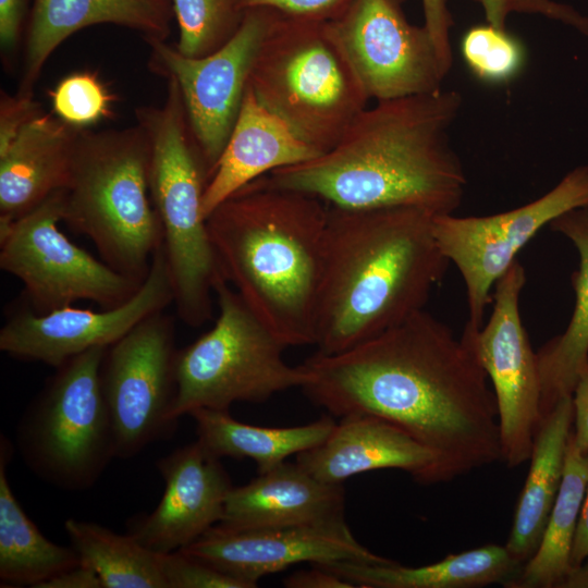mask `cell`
Instances as JSON below:
<instances>
[{
	"mask_svg": "<svg viewBox=\"0 0 588 588\" xmlns=\"http://www.w3.org/2000/svg\"><path fill=\"white\" fill-rule=\"evenodd\" d=\"M302 388L335 417L389 420L431 450L439 482L501 461L498 406L474 351L425 309L348 350L302 364Z\"/></svg>",
	"mask_w": 588,
	"mask_h": 588,
	"instance_id": "1",
	"label": "cell"
},
{
	"mask_svg": "<svg viewBox=\"0 0 588 588\" xmlns=\"http://www.w3.org/2000/svg\"><path fill=\"white\" fill-rule=\"evenodd\" d=\"M456 90L376 101L330 150L267 176L343 209L416 207L433 216L461 205L467 179L450 144Z\"/></svg>",
	"mask_w": 588,
	"mask_h": 588,
	"instance_id": "2",
	"label": "cell"
},
{
	"mask_svg": "<svg viewBox=\"0 0 588 588\" xmlns=\"http://www.w3.org/2000/svg\"><path fill=\"white\" fill-rule=\"evenodd\" d=\"M433 217L407 206H329L317 353L348 350L424 309L450 264L436 240Z\"/></svg>",
	"mask_w": 588,
	"mask_h": 588,
	"instance_id": "3",
	"label": "cell"
},
{
	"mask_svg": "<svg viewBox=\"0 0 588 588\" xmlns=\"http://www.w3.org/2000/svg\"><path fill=\"white\" fill-rule=\"evenodd\" d=\"M328 212L320 198L264 175L206 218L222 277L285 347L316 344Z\"/></svg>",
	"mask_w": 588,
	"mask_h": 588,
	"instance_id": "4",
	"label": "cell"
},
{
	"mask_svg": "<svg viewBox=\"0 0 588 588\" xmlns=\"http://www.w3.org/2000/svg\"><path fill=\"white\" fill-rule=\"evenodd\" d=\"M63 221L87 236L107 265L144 282L162 230L149 193V144L138 124L79 131Z\"/></svg>",
	"mask_w": 588,
	"mask_h": 588,
	"instance_id": "5",
	"label": "cell"
},
{
	"mask_svg": "<svg viewBox=\"0 0 588 588\" xmlns=\"http://www.w3.org/2000/svg\"><path fill=\"white\" fill-rule=\"evenodd\" d=\"M149 144V193L162 230L173 304L197 328L212 317L220 273L201 206L208 172L192 134L177 84L167 78L161 106L135 109Z\"/></svg>",
	"mask_w": 588,
	"mask_h": 588,
	"instance_id": "6",
	"label": "cell"
},
{
	"mask_svg": "<svg viewBox=\"0 0 588 588\" xmlns=\"http://www.w3.org/2000/svg\"><path fill=\"white\" fill-rule=\"evenodd\" d=\"M248 87L320 155L336 145L369 100L326 21L280 13L258 50Z\"/></svg>",
	"mask_w": 588,
	"mask_h": 588,
	"instance_id": "7",
	"label": "cell"
},
{
	"mask_svg": "<svg viewBox=\"0 0 588 588\" xmlns=\"http://www.w3.org/2000/svg\"><path fill=\"white\" fill-rule=\"evenodd\" d=\"M108 347L88 350L56 368L19 420L16 445L22 460L58 489L93 488L117 457L100 378Z\"/></svg>",
	"mask_w": 588,
	"mask_h": 588,
	"instance_id": "8",
	"label": "cell"
},
{
	"mask_svg": "<svg viewBox=\"0 0 588 588\" xmlns=\"http://www.w3.org/2000/svg\"><path fill=\"white\" fill-rule=\"evenodd\" d=\"M218 317L210 330L177 351L173 416L198 408L229 411L234 403H262L309 375L285 363L286 348L245 304L221 272L215 282Z\"/></svg>",
	"mask_w": 588,
	"mask_h": 588,
	"instance_id": "9",
	"label": "cell"
},
{
	"mask_svg": "<svg viewBox=\"0 0 588 588\" xmlns=\"http://www.w3.org/2000/svg\"><path fill=\"white\" fill-rule=\"evenodd\" d=\"M63 189L10 222H0V268L24 285L29 308L46 314L81 299L103 309L128 301L143 282L75 245L59 229Z\"/></svg>",
	"mask_w": 588,
	"mask_h": 588,
	"instance_id": "10",
	"label": "cell"
},
{
	"mask_svg": "<svg viewBox=\"0 0 588 588\" xmlns=\"http://www.w3.org/2000/svg\"><path fill=\"white\" fill-rule=\"evenodd\" d=\"M578 208H588V166L573 169L541 197L509 211L433 217L438 245L465 283L468 320L464 331L482 327L492 287L525 245L554 219Z\"/></svg>",
	"mask_w": 588,
	"mask_h": 588,
	"instance_id": "11",
	"label": "cell"
},
{
	"mask_svg": "<svg viewBox=\"0 0 588 588\" xmlns=\"http://www.w3.org/2000/svg\"><path fill=\"white\" fill-rule=\"evenodd\" d=\"M177 351L173 319L163 310L140 321L107 348L100 378L117 457H133L174 431Z\"/></svg>",
	"mask_w": 588,
	"mask_h": 588,
	"instance_id": "12",
	"label": "cell"
},
{
	"mask_svg": "<svg viewBox=\"0 0 588 588\" xmlns=\"http://www.w3.org/2000/svg\"><path fill=\"white\" fill-rule=\"evenodd\" d=\"M278 15L268 8L246 10L232 38L200 58L186 57L163 40L146 41L151 72L179 86L208 180L237 120L258 50Z\"/></svg>",
	"mask_w": 588,
	"mask_h": 588,
	"instance_id": "13",
	"label": "cell"
},
{
	"mask_svg": "<svg viewBox=\"0 0 588 588\" xmlns=\"http://www.w3.org/2000/svg\"><path fill=\"white\" fill-rule=\"evenodd\" d=\"M406 0H351L328 30L369 99L376 101L442 89L450 68L425 25L408 22Z\"/></svg>",
	"mask_w": 588,
	"mask_h": 588,
	"instance_id": "14",
	"label": "cell"
},
{
	"mask_svg": "<svg viewBox=\"0 0 588 588\" xmlns=\"http://www.w3.org/2000/svg\"><path fill=\"white\" fill-rule=\"evenodd\" d=\"M525 283V269L516 260L494 284L488 322L476 332L462 334L492 384L501 461L510 468L529 461L542 419L537 352L531 347L519 311Z\"/></svg>",
	"mask_w": 588,
	"mask_h": 588,
	"instance_id": "15",
	"label": "cell"
},
{
	"mask_svg": "<svg viewBox=\"0 0 588 588\" xmlns=\"http://www.w3.org/2000/svg\"><path fill=\"white\" fill-rule=\"evenodd\" d=\"M172 303V282L161 243L146 279L125 303L99 311L72 305L46 314L21 309L1 328L0 350L21 360L58 368L88 350L112 345L140 321Z\"/></svg>",
	"mask_w": 588,
	"mask_h": 588,
	"instance_id": "16",
	"label": "cell"
},
{
	"mask_svg": "<svg viewBox=\"0 0 588 588\" xmlns=\"http://www.w3.org/2000/svg\"><path fill=\"white\" fill-rule=\"evenodd\" d=\"M231 576L246 588L294 564L334 561L388 564L393 561L369 551L347 525L228 529L215 525L180 549Z\"/></svg>",
	"mask_w": 588,
	"mask_h": 588,
	"instance_id": "17",
	"label": "cell"
},
{
	"mask_svg": "<svg viewBox=\"0 0 588 588\" xmlns=\"http://www.w3.org/2000/svg\"><path fill=\"white\" fill-rule=\"evenodd\" d=\"M164 492L157 507L127 524L128 534L158 553L180 550L217 525L232 488L220 458L200 441L159 458Z\"/></svg>",
	"mask_w": 588,
	"mask_h": 588,
	"instance_id": "18",
	"label": "cell"
},
{
	"mask_svg": "<svg viewBox=\"0 0 588 588\" xmlns=\"http://www.w3.org/2000/svg\"><path fill=\"white\" fill-rule=\"evenodd\" d=\"M296 463L329 483L389 468L424 485L439 482L434 453L401 427L372 415L342 417L322 443L297 454Z\"/></svg>",
	"mask_w": 588,
	"mask_h": 588,
	"instance_id": "19",
	"label": "cell"
},
{
	"mask_svg": "<svg viewBox=\"0 0 588 588\" xmlns=\"http://www.w3.org/2000/svg\"><path fill=\"white\" fill-rule=\"evenodd\" d=\"M342 483H329L297 463H282L229 491L221 520L228 529L293 526H342L345 522Z\"/></svg>",
	"mask_w": 588,
	"mask_h": 588,
	"instance_id": "20",
	"label": "cell"
},
{
	"mask_svg": "<svg viewBox=\"0 0 588 588\" xmlns=\"http://www.w3.org/2000/svg\"><path fill=\"white\" fill-rule=\"evenodd\" d=\"M173 19L171 0H34L16 94L33 97L47 60L79 29L113 24L139 33L145 41H166Z\"/></svg>",
	"mask_w": 588,
	"mask_h": 588,
	"instance_id": "21",
	"label": "cell"
},
{
	"mask_svg": "<svg viewBox=\"0 0 588 588\" xmlns=\"http://www.w3.org/2000/svg\"><path fill=\"white\" fill-rule=\"evenodd\" d=\"M319 155L264 108L247 87L237 120L207 182L203 217L206 219L219 204L252 181Z\"/></svg>",
	"mask_w": 588,
	"mask_h": 588,
	"instance_id": "22",
	"label": "cell"
},
{
	"mask_svg": "<svg viewBox=\"0 0 588 588\" xmlns=\"http://www.w3.org/2000/svg\"><path fill=\"white\" fill-rule=\"evenodd\" d=\"M79 131L50 113L23 126L0 154V222L17 219L65 187Z\"/></svg>",
	"mask_w": 588,
	"mask_h": 588,
	"instance_id": "23",
	"label": "cell"
},
{
	"mask_svg": "<svg viewBox=\"0 0 588 588\" xmlns=\"http://www.w3.org/2000/svg\"><path fill=\"white\" fill-rule=\"evenodd\" d=\"M523 565L505 544H487L417 567L395 562L378 564L356 561H334L316 566L359 588H478L492 584L504 586L519 573Z\"/></svg>",
	"mask_w": 588,
	"mask_h": 588,
	"instance_id": "24",
	"label": "cell"
},
{
	"mask_svg": "<svg viewBox=\"0 0 588 588\" xmlns=\"http://www.w3.org/2000/svg\"><path fill=\"white\" fill-rule=\"evenodd\" d=\"M573 419L572 395L564 396L542 417L536 431L529 470L505 543L523 564L536 552L559 493Z\"/></svg>",
	"mask_w": 588,
	"mask_h": 588,
	"instance_id": "25",
	"label": "cell"
},
{
	"mask_svg": "<svg viewBox=\"0 0 588 588\" xmlns=\"http://www.w3.org/2000/svg\"><path fill=\"white\" fill-rule=\"evenodd\" d=\"M550 226L573 243L579 266L572 274L575 305L569 322L537 352L542 417L562 397L573 394L579 371L588 360V208L565 212Z\"/></svg>",
	"mask_w": 588,
	"mask_h": 588,
	"instance_id": "26",
	"label": "cell"
},
{
	"mask_svg": "<svg viewBox=\"0 0 588 588\" xmlns=\"http://www.w3.org/2000/svg\"><path fill=\"white\" fill-rule=\"evenodd\" d=\"M12 449L0 443V579L1 586L39 588L81 563L72 546L47 539L19 503L7 476Z\"/></svg>",
	"mask_w": 588,
	"mask_h": 588,
	"instance_id": "27",
	"label": "cell"
},
{
	"mask_svg": "<svg viewBox=\"0 0 588 588\" xmlns=\"http://www.w3.org/2000/svg\"><path fill=\"white\" fill-rule=\"evenodd\" d=\"M196 425L197 440L215 456L248 457L258 474L266 473L322 443L331 433L335 421L320 419L295 427H262L241 422L229 411L198 408L188 414Z\"/></svg>",
	"mask_w": 588,
	"mask_h": 588,
	"instance_id": "28",
	"label": "cell"
},
{
	"mask_svg": "<svg viewBox=\"0 0 588 588\" xmlns=\"http://www.w3.org/2000/svg\"><path fill=\"white\" fill-rule=\"evenodd\" d=\"M588 486V452L568 439L562 482L540 543L519 573L504 587L559 588L572 568L571 554Z\"/></svg>",
	"mask_w": 588,
	"mask_h": 588,
	"instance_id": "29",
	"label": "cell"
},
{
	"mask_svg": "<svg viewBox=\"0 0 588 588\" xmlns=\"http://www.w3.org/2000/svg\"><path fill=\"white\" fill-rule=\"evenodd\" d=\"M64 529L81 562L97 574L102 588H168L161 572V553L128 532L117 534L76 518H68Z\"/></svg>",
	"mask_w": 588,
	"mask_h": 588,
	"instance_id": "30",
	"label": "cell"
},
{
	"mask_svg": "<svg viewBox=\"0 0 588 588\" xmlns=\"http://www.w3.org/2000/svg\"><path fill=\"white\" fill-rule=\"evenodd\" d=\"M179 26L176 49L200 58L221 48L238 29L245 11L238 0H171Z\"/></svg>",
	"mask_w": 588,
	"mask_h": 588,
	"instance_id": "31",
	"label": "cell"
},
{
	"mask_svg": "<svg viewBox=\"0 0 588 588\" xmlns=\"http://www.w3.org/2000/svg\"><path fill=\"white\" fill-rule=\"evenodd\" d=\"M461 52L470 73L480 82L506 84L517 77L526 62L522 41L491 24L470 27L461 41Z\"/></svg>",
	"mask_w": 588,
	"mask_h": 588,
	"instance_id": "32",
	"label": "cell"
},
{
	"mask_svg": "<svg viewBox=\"0 0 588 588\" xmlns=\"http://www.w3.org/2000/svg\"><path fill=\"white\" fill-rule=\"evenodd\" d=\"M54 115L69 125L86 130L111 115L114 97L91 72H76L62 78L50 91Z\"/></svg>",
	"mask_w": 588,
	"mask_h": 588,
	"instance_id": "33",
	"label": "cell"
},
{
	"mask_svg": "<svg viewBox=\"0 0 588 588\" xmlns=\"http://www.w3.org/2000/svg\"><path fill=\"white\" fill-rule=\"evenodd\" d=\"M168 588H246L244 584L181 550L161 553Z\"/></svg>",
	"mask_w": 588,
	"mask_h": 588,
	"instance_id": "34",
	"label": "cell"
},
{
	"mask_svg": "<svg viewBox=\"0 0 588 588\" xmlns=\"http://www.w3.org/2000/svg\"><path fill=\"white\" fill-rule=\"evenodd\" d=\"M483 10L488 24L506 29V19L512 12L541 14L575 27L588 36V16L572 7L553 0H473Z\"/></svg>",
	"mask_w": 588,
	"mask_h": 588,
	"instance_id": "35",
	"label": "cell"
},
{
	"mask_svg": "<svg viewBox=\"0 0 588 588\" xmlns=\"http://www.w3.org/2000/svg\"><path fill=\"white\" fill-rule=\"evenodd\" d=\"M351 0H238L243 11L268 8L281 15L296 19L329 21L336 16Z\"/></svg>",
	"mask_w": 588,
	"mask_h": 588,
	"instance_id": "36",
	"label": "cell"
},
{
	"mask_svg": "<svg viewBox=\"0 0 588 588\" xmlns=\"http://www.w3.org/2000/svg\"><path fill=\"white\" fill-rule=\"evenodd\" d=\"M41 113L40 103L34 97L11 96L1 91L0 154L8 149L25 124Z\"/></svg>",
	"mask_w": 588,
	"mask_h": 588,
	"instance_id": "37",
	"label": "cell"
},
{
	"mask_svg": "<svg viewBox=\"0 0 588 588\" xmlns=\"http://www.w3.org/2000/svg\"><path fill=\"white\" fill-rule=\"evenodd\" d=\"M424 9V25L431 34L442 60L451 69L452 49L450 44V28L453 24L446 0H421Z\"/></svg>",
	"mask_w": 588,
	"mask_h": 588,
	"instance_id": "38",
	"label": "cell"
},
{
	"mask_svg": "<svg viewBox=\"0 0 588 588\" xmlns=\"http://www.w3.org/2000/svg\"><path fill=\"white\" fill-rule=\"evenodd\" d=\"M28 0H0V45L2 56L12 54L20 42Z\"/></svg>",
	"mask_w": 588,
	"mask_h": 588,
	"instance_id": "39",
	"label": "cell"
},
{
	"mask_svg": "<svg viewBox=\"0 0 588 588\" xmlns=\"http://www.w3.org/2000/svg\"><path fill=\"white\" fill-rule=\"evenodd\" d=\"M574 408V430L572 438L575 446L588 452V360L579 371L577 383L572 394Z\"/></svg>",
	"mask_w": 588,
	"mask_h": 588,
	"instance_id": "40",
	"label": "cell"
},
{
	"mask_svg": "<svg viewBox=\"0 0 588 588\" xmlns=\"http://www.w3.org/2000/svg\"><path fill=\"white\" fill-rule=\"evenodd\" d=\"M287 588H357L351 581L334 573L314 565L311 569H301L283 579Z\"/></svg>",
	"mask_w": 588,
	"mask_h": 588,
	"instance_id": "41",
	"label": "cell"
},
{
	"mask_svg": "<svg viewBox=\"0 0 588 588\" xmlns=\"http://www.w3.org/2000/svg\"><path fill=\"white\" fill-rule=\"evenodd\" d=\"M39 588H102L97 574L84 563L62 572Z\"/></svg>",
	"mask_w": 588,
	"mask_h": 588,
	"instance_id": "42",
	"label": "cell"
},
{
	"mask_svg": "<svg viewBox=\"0 0 588 588\" xmlns=\"http://www.w3.org/2000/svg\"><path fill=\"white\" fill-rule=\"evenodd\" d=\"M588 559V486L581 504L571 554L572 567Z\"/></svg>",
	"mask_w": 588,
	"mask_h": 588,
	"instance_id": "43",
	"label": "cell"
},
{
	"mask_svg": "<svg viewBox=\"0 0 588 588\" xmlns=\"http://www.w3.org/2000/svg\"><path fill=\"white\" fill-rule=\"evenodd\" d=\"M559 588H588V559L572 567Z\"/></svg>",
	"mask_w": 588,
	"mask_h": 588,
	"instance_id": "44",
	"label": "cell"
}]
</instances>
